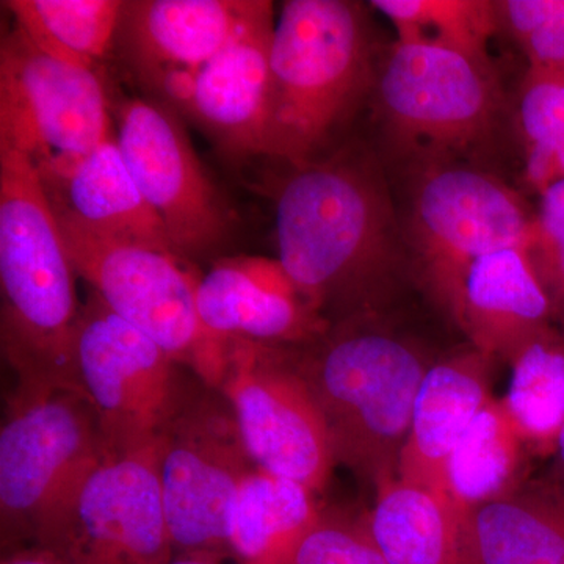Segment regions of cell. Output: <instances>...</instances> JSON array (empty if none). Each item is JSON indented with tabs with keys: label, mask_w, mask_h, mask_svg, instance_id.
I'll return each mask as SVG.
<instances>
[{
	"label": "cell",
	"mask_w": 564,
	"mask_h": 564,
	"mask_svg": "<svg viewBox=\"0 0 564 564\" xmlns=\"http://www.w3.org/2000/svg\"><path fill=\"white\" fill-rule=\"evenodd\" d=\"M57 215L77 276L122 321L135 326L198 377L217 388L228 344L204 329L196 303L199 276L173 254L88 231Z\"/></svg>",
	"instance_id": "5"
},
{
	"label": "cell",
	"mask_w": 564,
	"mask_h": 564,
	"mask_svg": "<svg viewBox=\"0 0 564 564\" xmlns=\"http://www.w3.org/2000/svg\"><path fill=\"white\" fill-rule=\"evenodd\" d=\"M270 73L263 155L291 166L314 161L369 87L372 58L361 6L285 2L274 24Z\"/></svg>",
	"instance_id": "4"
},
{
	"label": "cell",
	"mask_w": 564,
	"mask_h": 564,
	"mask_svg": "<svg viewBox=\"0 0 564 564\" xmlns=\"http://www.w3.org/2000/svg\"><path fill=\"white\" fill-rule=\"evenodd\" d=\"M502 399L525 443L555 447L564 422V337L554 329L534 337L514 356Z\"/></svg>",
	"instance_id": "26"
},
{
	"label": "cell",
	"mask_w": 564,
	"mask_h": 564,
	"mask_svg": "<svg viewBox=\"0 0 564 564\" xmlns=\"http://www.w3.org/2000/svg\"><path fill=\"white\" fill-rule=\"evenodd\" d=\"M252 463L322 492L336 459L325 419L291 348L231 340L218 386Z\"/></svg>",
	"instance_id": "12"
},
{
	"label": "cell",
	"mask_w": 564,
	"mask_h": 564,
	"mask_svg": "<svg viewBox=\"0 0 564 564\" xmlns=\"http://www.w3.org/2000/svg\"><path fill=\"white\" fill-rule=\"evenodd\" d=\"M104 455L98 419L84 393H11L0 430L3 551L35 545L63 497Z\"/></svg>",
	"instance_id": "7"
},
{
	"label": "cell",
	"mask_w": 564,
	"mask_h": 564,
	"mask_svg": "<svg viewBox=\"0 0 564 564\" xmlns=\"http://www.w3.org/2000/svg\"><path fill=\"white\" fill-rule=\"evenodd\" d=\"M35 547L69 564L172 562L158 441L93 464L47 519Z\"/></svg>",
	"instance_id": "8"
},
{
	"label": "cell",
	"mask_w": 564,
	"mask_h": 564,
	"mask_svg": "<svg viewBox=\"0 0 564 564\" xmlns=\"http://www.w3.org/2000/svg\"><path fill=\"white\" fill-rule=\"evenodd\" d=\"M392 22L399 43L423 44L489 62L488 43L499 14L489 0H373Z\"/></svg>",
	"instance_id": "27"
},
{
	"label": "cell",
	"mask_w": 564,
	"mask_h": 564,
	"mask_svg": "<svg viewBox=\"0 0 564 564\" xmlns=\"http://www.w3.org/2000/svg\"><path fill=\"white\" fill-rule=\"evenodd\" d=\"M499 22L518 41L530 69L564 73V0L496 2Z\"/></svg>",
	"instance_id": "29"
},
{
	"label": "cell",
	"mask_w": 564,
	"mask_h": 564,
	"mask_svg": "<svg viewBox=\"0 0 564 564\" xmlns=\"http://www.w3.org/2000/svg\"><path fill=\"white\" fill-rule=\"evenodd\" d=\"M3 7L41 51L96 69L117 44L122 0H7Z\"/></svg>",
	"instance_id": "25"
},
{
	"label": "cell",
	"mask_w": 564,
	"mask_h": 564,
	"mask_svg": "<svg viewBox=\"0 0 564 564\" xmlns=\"http://www.w3.org/2000/svg\"><path fill=\"white\" fill-rule=\"evenodd\" d=\"M555 451L556 459L547 486L564 494V422L562 430H560L558 440H556Z\"/></svg>",
	"instance_id": "33"
},
{
	"label": "cell",
	"mask_w": 564,
	"mask_h": 564,
	"mask_svg": "<svg viewBox=\"0 0 564 564\" xmlns=\"http://www.w3.org/2000/svg\"><path fill=\"white\" fill-rule=\"evenodd\" d=\"M291 564H389L366 521L322 511L314 529L296 549Z\"/></svg>",
	"instance_id": "30"
},
{
	"label": "cell",
	"mask_w": 564,
	"mask_h": 564,
	"mask_svg": "<svg viewBox=\"0 0 564 564\" xmlns=\"http://www.w3.org/2000/svg\"><path fill=\"white\" fill-rule=\"evenodd\" d=\"M169 564H226V560L212 558V556L174 555Z\"/></svg>",
	"instance_id": "34"
},
{
	"label": "cell",
	"mask_w": 564,
	"mask_h": 564,
	"mask_svg": "<svg viewBox=\"0 0 564 564\" xmlns=\"http://www.w3.org/2000/svg\"><path fill=\"white\" fill-rule=\"evenodd\" d=\"M0 564H69L62 560L61 556L52 554L44 549L29 545V547L18 549V551L9 552L3 555Z\"/></svg>",
	"instance_id": "32"
},
{
	"label": "cell",
	"mask_w": 564,
	"mask_h": 564,
	"mask_svg": "<svg viewBox=\"0 0 564 564\" xmlns=\"http://www.w3.org/2000/svg\"><path fill=\"white\" fill-rule=\"evenodd\" d=\"M155 441L174 555L232 560L229 507L243 478L258 467L228 400L192 375Z\"/></svg>",
	"instance_id": "6"
},
{
	"label": "cell",
	"mask_w": 564,
	"mask_h": 564,
	"mask_svg": "<svg viewBox=\"0 0 564 564\" xmlns=\"http://www.w3.org/2000/svg\"><path fill=\"white\" fill-rule=\"evenodd\" d=\"M375 491L367 525L389 564H477L470 514L448 494L400 477Z\"/></svg>",
	"instance_id": "21"
},
{
	"label": "cell",
	"mask_w": 564,
	"mask_h": 564,
	"mask_svg": "<svg viewBox=\"0 0 564 564\" xmlns=\"http://www.w3.org/2000/svg\"><path fill=\"white\" fill-rule=\"evenodd\" d=\"M533 218L521 196L473 166L429 170L414 188L411 247L434 299L455 318L475 262L532 242Z\"/></svg>",
	"instance_id": "10"
},
{
	"label": "cell",
	"mask_w": 564,
	"mask_h": 564,
	"mask_svg": "<svg viewBox=\"0 0 564 564\" xmlns=\"http://www.w3.org/2000/svg\"><path fill=\"white\" fill-rule=\"evenodd\" d=\"M314 491L254 469L234 494L226 533L236 564H291L296 549L321 519Z\"/></svg>",
	"instance_id": "22"
},
{
	"label": "cell",
	"mask_w": 564,
	"mask_h": 564,
	"mask_svg": "<svg viewBox=\"0 0 564 564\" xmlns=\"http://www.w3.org/2000/svg\"><path fill=\"white\" fill-rule=\"evenodd\" d=\"M181 115L154 98L115 110V140L144 202L184 261L207 258L231 236L234 215L210 180Z\"/></svg>",
	"instance_id": "13"
},
{
	"label": "cell",
	"mask_w": 564,
	"mask_h": 564,
	"mask_svg": "<svg viewBox=\"0 0 564 564\" xmlns=\"http://www.w3.org/2000/svg\"><path fill=\"white\" fill-rule=\"evenodd\" d=\"M477 564H564V494L541 485L470 513Z\"/></svg>",
	"instance_id": "23"
},
{
	"label": "cell",
	"mask_w": 564,
	"mask_h": 564,
	"mask_svg": "<svg viewBox=\"0 0 564 564\" xmlns=\"http://www.w3.org/2000/svg\"><path fill=\"white\" fill-rule=\"evenodd\" d=\"M41 181L55 214L99 236L177 256L162 221L137 188L115 135Z\"/></svg>",
	"instance_id": "20"
},
{
	"label": "cell",
	"mask_w": 564,
	"mask_h": 564,
	"mask_svg": "<svg viewBox=\"0 0 564 564\" xmlns=\"http://www.w3.org/2000/svg\"><path fill=\"white\" fill-rule=\"evenodd\" d=\"M524 444L502 399L491 397L448 459L445 491L467 514L518 491Z\"/></svg>",
	"instance_id": "24"
},
{
	"label": "cell",
	"mask_w": 564,
	"mask_h": 564,
	"mask_svg": "<svg viewBox=\"0 0 564 564\" xmlns=\"http://www.w3.org/2000/svg\"><path fill=\"white\" fill-rule=\"evenodd\" d=\"M265 0H128L115 50L161 101L172 82L212 61Z\"/></svg>",
	"instance_id": "16"
},
{
	"label": "cell",
	"mask_w": 564,
	"mask_h": 564,
	"mask_svg": "<svg viewBox=\"0 0 564 564\" xmlns=\"http://www.w3.org/2000/svg\"><path fill=\"white\" fill-rule=\"evenodd\" d=\"M278 259L332 325L370 317L402 265L391 199L372 166L333 155L292 166L274 195Z\"/></svg>",
	"instance_id": "1"
},
{
	"label": "cell",
	"mask_w": 564,
	"mask_h": 564,
	"mask_svg": "<svg viewBox=\"0 0 564 564\" xmlns=\"http://www.w3.org/2000/svg\"><path fill=\"white\" fill-rule=\"evenodd\" d=\"M551 300L525 250L510 248L474 263L454 321L474 348L513 361L530 340L552 328Z\"/></svg>",
	"instance_id": "18"
},
{
	"label": "cell",
	"mask_w": 564,
	"mask_h": 564,
	"mask_svg": "<svg viewBox=\"0 0 564 564\" xmlns=\"http://www.w3.org/2000/svg\"><path fill=\"white\" fill-rule=\"evenodd\" d=\"M562 323H563V325H564V318H563Z\"/></svg>",
	"instance_id": "35"
},
{
	"label": "cell",
	"mask_w": 564,
	"mask_h": 564,
	"mask_svg": "<svg viewBox=\"0 0 564 564\" xmlns=\"http://www.w3.org/2000/svg\"><path fill=\"white\" fill-rule=\"evenodd\" d=\"M519 124L527 148V182L541 195L552 184V158L564 148V73L529 68Z\"/></svg>",
	"instance_id": "28"
},
{
	"label": "cell",
	"mask_w": 564,
	"mask_h": 564,
	"mask_svg": "<svg viewBox=\"0 0 564 564\" xmlns=\"http://www.w3.org/2000/svg\"><path fill=\"white\" fill-rule=\"evenodd\" d=\"M76 362L82 392L110 455L152 443L193 375L151 337L111 313L95 292L82 304Z\"/></svg>",
	"instance_id": "11"
},
{
	"label": "cell",
	"mask_w": 564,
	"mask_h": 564,
	"mask_svg": "<svg viewBox=\"0 0 564 564\" xmlns=\"http://www.w3.org/2000/svg\"><path fill=\"white\" fill-rule=\"evenodd\" d=\"M113 135L98 70L52 57L17 25L3 35L0 147L20 151L47 177Z\"/></svg>",
	"instance_id": "9"
},
{
	"label": "cell",
	"mask_w": 564,
	"mask_h": 564,
	"mask_svg": "<svg viewBox=\"0 0 564 564\" xmlns=\"http://www.w3.org/2000/svg\"><path fill=\"white\" fill-rule=\"evenodd\" d=\"M196 303L204 329L223 344L302 347L332 328L280 259L239 256L215 262L199 278Z\"/></svg>",
	"instance_id": "17"
},
{
	"label": "cell",
	"mask_w": 564,
	"mask_h": 564,
	"mask_svg": "<svg viewBox=\"0 0 564 564\" xmlns=\"http://www.w3.org/2000/svg\"><path fill=\"white\" fill-rule=\"evenodd\" d=\"M369 318L336 323L321 339L289 348L325 419L336 464L377 488L399 477L415 397L432 366Z\"/></svg>",
	"instance_id": "3"
},
{
	"label": "cell",
	"mask_w": 564,
	"mask_h": 564,
	"mask_svg": "<svg viewBox=\"0 0 564 564\" xmlns=\"http://www.w3.org/2000/svg\"><path fill=\"white\" fill-rule=\"evenodd\" d=\"M76 278L39 170L20 151L0 147V339L17 395L84 393Z\"/></svg>",
	"instance_id": "2"
},
{
	"label": "cell",
	"mask_w": 564,
	"mask_h": 564,
	"mask_svg": "<svg viewBox=\"0 0 564 564\" xmlns=\"http://www.w3.org/2000/svg\"><path fill=\"white\" fill-rule=\"evenodd\" d=\"M492 358L459 352L430 367L415 397L399 477L445 491V470L467 426L491 399Z\"/></svg>",
	"instance_id": "19"
},
{
	"label": "cell",
	"mask_w": 564,
	"mask_h": 564,
	"mask_svg": "<svg viewBox=\"0 0 564 564\" xmlns=\"http://www.w3.org/2000/svg\"><path fill=\"white\" fill-rule=\"evenodd\" d=\"M538 280L552 304L554 318H564V231L549 239H536L527 248Z\"/></svg>",
	"instance_id": "31"
},
{
	"label": "cell",
	"mask_w": 564,
	"mask_h": 564,
	"mask_svg": "<svg viewBox=\"0 0 564 564\" xmlns=\"http://www.w3.org/2000/svg\"><path fill=\"white\" fill-rule=\"evenodd\" d=\"M274 24L273 3L263 2L212 61L172 82L161 99L195 122L231 159L263 155Z\"/></svg>",
	"instance_id": "15"
},
{
	"label": "cell",
	"mask_w": 564,
	"mask_h": 564,
	"mask_svg": "<svg viewBox=\"0 0 564 564\" xmlns=\"http://www.w3.org/2000/svg\"><path fill=\"white\" fill-rule=\"evenodd\" d=\"M378 102L397 140L462 150L491 129L499 88L491 63L397 41L378 76Z\"/></svg>",
	"instance_id": "14"
}]
</instances>
